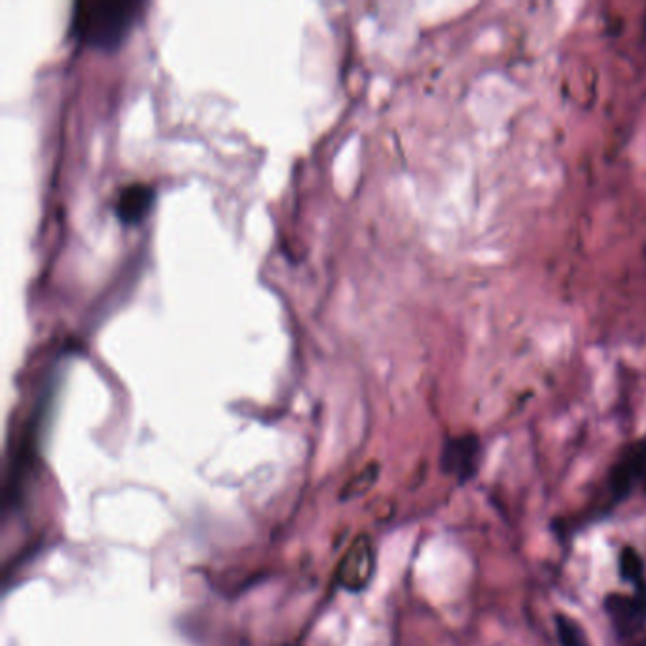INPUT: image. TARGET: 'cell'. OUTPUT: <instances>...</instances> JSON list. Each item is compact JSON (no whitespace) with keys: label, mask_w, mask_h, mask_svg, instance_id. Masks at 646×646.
<instances>
[{"label":"cell","mask_w":646,"mask_h":646,"mask_svg":"<svg viewBox=\"0 0 646 646\" xmlns=\"http://www.w3.org/2000/svg\"><path fill=\"white\" fill-rule=\"evenodd\" d=\"M142 8L140 0H80L74 4V35L88 46L112 50L122 45Z\"/></svg>","instance_id":"6da1fadb"},{"label":"cell","mask_w":646,"mask_h":646,"mask_svg":"<svg viewBox=\"0 0 646 646\" xmlns=\"http://www.w3.org/2000/svg\"><path fill=\"white\" fill-rule=\"evenodd\" d=\"M645 480L646 438H641V440L630 444L610 467L609 472H607V480L602 484V495L599 502L589 510V514L584 515L582 520L569 525V527H576V531H581L584 527V522H601L607 515L612 514L622 502L630 499L633 493L645 484ZM569 527H567V531H569Z\"/></svg>","instance_id":"7a4b0ae2"},{"label":"cell","mask_w":646,"mask_h":646,"mask_svg":"<svg viewBox=\"0 0 646 646\" xmlns=\"http://www.w3.org/2000/svg\"><path fill=\"white\" fill-rule=\"evenodd\" d=\"M602 610L609 618L610 628L620 643L641 639L646 635V587L633 589L632 594L605 595Z\"/></svg>","instance_id":"3957f363"},{"label":"cell","mask_w":646,"mask_h":646,"mask_svg":"<svg viewBox=\"0 0 646 646\" xmlns=\"http://www.w3.org/2000/svg\"><path fill=\"white\" fill-rule=\"evenodd\" d=\"M484 459V446L476 434H457L444 440L440 470L457 484L467 485L477 476Z\"/></svg>","instance_id":"277c9868"},{"label":"cell","mask_w":646,"mask_h":646,"mask_svg":"<svg viewBox=\"0 0 646 646\" xmlns=\"http://www.w3.org/2000/svg\"><path fill=\"white\" fill-rule=\"evenodd\" d=\"M375 573V550L370 536H357L339 561L336 582L349 592H362Z\"/></svg>","instance_id":"5b68a950"},{"label":"cell","mask_w":646,"mask_h":646,"mask_svg":"<svg viewBox=\"0 0 646 646\" xmlns=\"http://www.w3.org/2000/svg\"><path fill=\"white\" fill-rule=\"evenodd\" d=\"M154 203V188L150 184H127L120 191L116 201V213L125 224H137L147 216Z\"/></svg>","instance_id":"8992f818"},{"label":"cell","mask_w":646,"mask_h":646,"mask_svg":"<svg viewBox=\"0 0 646 646\" xmlns=\"http://www.w3.org/2000/svg\"><path fill=\"white\" fill-rule=\"evenodd\" d=\"M618 574L633 589L646 587L645 559L633 546H624L618 554Z\"/></svg>","instance_id":"52a82bcc"},{"label":"cell","mask_w":646,"mask_h":646,"mask_svg":"<svg viewBox=\"0 0 646 646\" xmlns=\"http://www.w3.org/2000/svg\"><path fill=\"white\" fill-rule=\"evenodd\" d=\"M554 625H556L559 646H592L584 625L566 612H558L554 617Z\"/></svg>","instance_id":"ba28073f"},{"label":"cell","mask_w":646,"mask_h":646,"mask_svg":"<svg viewBox=\"0 0 646 646\" xmlns=\"http://www.w3.org/2000/svg\"><path fill=\"white\" fill-rule=\"evenodd\" d=\"M377 476H380V467L375 463L368 464L367 469L360 470L357 476H352L351 480L347 482L341 497H344V499H352V497L364 495V493L375 484Z\"/></svg>","instance_id":"9c48e42d"},{"label":"cell","mask_w":646,"mask_h":646,"mask_svg":"<svg viewBox=\"0 0 646 646\" xmlns=\"http://www.w3.org/2000/svg\"><path fill=\"white\" fill-rule=\"evenodd\" d=\"M624 646H646V635L645 637H641V639L630 641V643H624Z\"/></svg>","instance_id":"30bf717a"}]
</instances>
